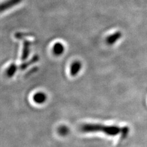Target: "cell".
Wrapping results in <instances>:
<instances>
[{"mask_svg":"<svg viewBox=\"0 0 147 147\" xmlns=\"http://www.w3.org/2000/svg\"><path fill=\"white\" fill-rule=\"evenodd\" d=\"M58 132L60 134L64 136L67 134L68 132V129L67 128V127L66 126H61L59 128V130Z\"/></svg>","mask_w":147,"mask_h":147,"instance_id":"52a82bcc","label":"cell"},{"mask_svg":"<svg viewBox=\"0 0 147 147\" xmlns=\"http://www.w3.org/2000/svg\"><path fill=\"white\" fill-rule=\"evenodd\" d=\"M81 64L79 62H76L71 67V74L75 76L80 69Z\"/></svg>","mask_w":147,"mask_h":147,"instance_id":"3957f363","label":"cell"},{"mask_svg":"<svg viewBox=\"0 0 147 147\" xmlns=\"http://www.w3.org/2000/svg\"><path fill=\"white\" fill-rule=\"evenodd\" d=\"M33 99L37 104H42L47 99V96L43 93H38L34 96Z\"/></svg>","mask_w":147,"mask_h":147,"instance_id":"7a4b0ae2","label":"cell"},{"mask_svg":"<svg viewBox=\"0 0 147 147\" xmlns=\"http://www.w3.org/2000/svg\"><path fill=\"white\" fill-rule=\"evenodd\" d=\"M121 36V34L119 32H118V33H116L115 34H114L113 35V36H112L111 38H110L109 39V42H115V41H117V40H118L119 39V38Z\"/></svg>","mask_w":147,"mask_h":147,"instance_id":"5b68a950","label":"cell"},{"mask_svg":"<svg viewBox=\"0 0 147 147\" xmlns=\"http://www.w3.org/2000/svg\"><path fill=\"white\" fill-rule=\"evenodd\" d=\"M80 129L84 132H101L110 136H115L121 134L123 127L117 126H107L100 124H85L83 125Z\"/></svg>","mask_w":147,"mask_h":147,"instance_id":"6da1fadb","label":"cell"},{"mask_svg":"<svg viewBox=\"0 0 147 147\" xmlns=\"http://www.w3.org/2000/svg\"><path fill=\"white\" fill-rule=\"evenodd\" d=\"M63 52V46L61 44H57L54 47V52L57 55L61 54Z\"/></svg>","mask_w":147,"mask_h":147,"instance_id":"277c9868","label":"cell"},{"mask_svg":"<svg viewBox=\"0 0 147 147\" xmlns=\"http://www.w3.org/2000/svg\"><path fill=\"white\" fill-rule=\"evenodd\" d=\"M129 128L127 126H125L123 127V131H122V133H121V137L123 138H125L127 137V136L129 134Z\"/></svg>","mask_w":147,"mask_h":147,"instance_id":"8992f818","label":"cell"}]
</instances>
